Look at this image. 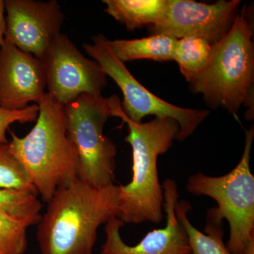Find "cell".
<instances>
[{"label":"cell","instance_id":"cell-3","mask_svg":"<svg viewBox=\"0 0 254 254\" xmlns=\"http://www.w3.org/2000/svg\"><path fill=\"white\" fill-rule=\"evenodd\" d=\"M36 125L23 137L10 132V151L37 193L48 203L55 191L78 180V157L66 133L63 105L48 93L38 105Z\"/></svg>","mask_w":254,"mask_h":254},{"label":"cell","instance_id":"cell-1","mask_svg":"<svg viewBox=\"0 0 254 254\" xmlns=\"http://www.w3.org/2000/svg\"><path fill=\"white\" fill-rule=\"evenodd\" d=\"M112 117L121 119L128 127L125 141L132 150V177L118 186L117 218L126 224L163 220L164 195L159 182L158 158L177 139L180 127L173 119L155 118L148 123H135L127 118L118 95L108 98Z\"/></svg>","mask_w":254,"mask_h":254},{"label":"cell","instance_id":"cell-2","mask_svg":"<svg viewBox=\"0 0 254 254\" xmlns=\"http://www.w3.org/2000/svg\"><path fill=\"white\" fill-rule=\"evenodd\" d=\"M118 186L76 180L55 191L38 224L41 254H93L98 230L118 216Z\"/></svg>","mask_w":254,"mask_h":254},{"label":"cell","instance_id":"cell-13","mask_svg":"<svg viewBox=\"0 0 254 254\" xmlns=\"http://www.w3.org/2000/svg\"><path fill=\"white\" fill-rule=\"evenodd\" d=\"M191 205L187 200H178L175 213L188 236L190 254H231L224 243L223 220H219L208 210L204 232L193 226L188 218Z\"/></svg>","mask_w":254,"mask_h":254},{"label":"cell","instance_id":"cell-10","mask_svg":"<svg viewBox=\"0 0 254 254\" xmlns=\"http://www.w3.org/2000/svg\"><path fill=\"white\" fill-rule=\"evenodd\" d=\"M4 39L41 60L60 34L64 14L56 0H5Z\"/></svg>","mask_w":254,"mask_h":254},{"label":"cell","instance_id":"cell-18","mask_svg":"<svg viewBox=\"0 0 254 254\" xmlns=\"http://www.w3.org/2000/svg\"><path fill=\"white\" fill-rule=\"evenodd\" d=\"M28 227L26 222L0 210V254H24Z\"/></svg>","mask_w":254,"mask_h":254},{"label":"cell","instance_id":"cell-5","mask_svg":"<svg viewBox=\"0 0 254 254\" xmlns=\"http://www.w3.org/2000/svg\"><path fill=\"white\" fill-rule=\"evenodd\" d=\"M254 137L252 126L246 131L242 158L230 173L220 177L198 173L187 180V190L215 200L218 206L210 208V211L219 220L228 222L230 237L226 247L231 254H245L254 236V177L250 168Z\"/></svg>","mask_w":254,"mask_h":254},{"label":"cell","instance_id":"cell-11","mask_svg":"<svg viewBox=\"0 0 254 254\" xmlns=\"http://www.w3.org/2000/svg\"><path fill=\"white\" fill-rule=\"evenodd\" d=\"M162 187L167 217L165 226L148 232L137 245L130 246L125 243L120 234V229L125 225L115 217L105 224L106 239L100 254H190L188 236L175 213L179 200L176 182L166 179Z\"/></svg>","mask_w":254,"mask_h":254},{"label":"cell","instance_id":"cell-19","mask_svg":"<svg viewBox=\"0 0 254 254\" xmlns=\"http://www.w3.org/2000/svg\"><path fill=\"white\" fill-rule=\"evenodd\" d=\"M0 189L37 193L19 162L9 150V142H0Z\"/></svg>","mask_w":254,"mask_h":254},{"label":"cell","instance_id":"cell-15","mask_svg":"<svg viewBox=\"0 0 254 254\" xmlns=\"http://www.w3.org/2000/svg\"><path fill=\"white\" fill-rule=\"evenodd\" d=\"M177 39L173 37L153 35L134 40L110 41L112 51L120 61L139 60L165 62L173 60Z\"/></svg>","mask_w":254,"mask_h":254},{"label":"cell","instance_id":"cell-21","mask_svg":"<svg viewBox=\"0 0 254 254\" xmlns=\"http://www.w3.org/2000/svg\"><path fill=\"white\" fill-rule=\"evenodd\" d=\"M6 31V16L4 0H0V48L4 41Z\"/></svg>","mask_w":254,"mask_h":254},{"label":"cell","instance_id":"cell-8","mask_svg":"<svg viewBox=\"0 0 254 254\" xmlns=\"http://www.w3.org/2000/svg\"><path fill=\"white\" fill-rule=\"evenodd\" d=\"M48 93L63 107L82 95H101L107 75L93 60L86 58L66 35L61 33L41 60Z\"/></svg>","mask_w":254,"mask_h":254},{"label":"cell","instance_id":"cell-9","mask_svg":"<svg viewBox=\"0 0 254 254\" xmlns=\"http://www.w3.org/2000/svg\"><path fill=\"white\" fill-rule=\"evenodd\" d=\"M240 2L220 0L206 4L192 0H168L165 14L149 27L150 36L163 35L177 40L196 37L215 44L232 28Z\"/></svg>","mask_w":254,"mask_h":254},{"label":"cell","instance_id":"cell-16","mask_svg":"<svg viewBox=\"0 0 254 254\" xmlns=\"http://www.w3.org/2000/svg\"><path fill=\"white\" fill-rule=\"evenodd\" d=\"M212 48L211 43L196 37L177 40L173 60L187 81L191 83L203 71L211 56Z\"/></svg>","mask_w":254,"mask_h":254},{"label":"cell","instance_id":"cell-4","mask_svg":"<svg viewBox=\"0 0 254 254\" xmlns=\"http://www.w3.org/2000/svg\"><path fill=\"white\" fill-rule=\"evenodd\" d=\"M254 81L253 26L245 4L228 33L213 45L208 64L190 88L195 94L203 95L213 109L223 108L235 115L242 105L248 106L246 117L251 120Z\"/></svg>","mask_w":254,"mask_h":254},{"label":"cell","instance_id":"cell-7","mask_svg":"<svg viewBox=\"0 0 254 254\" xmlns=\"http://www.w3.org/2000/svg\"><path fill=\"white\" fill-rule=\"evenodd\" d=\"M91 40L93 43H84L83 49L120 88L124 97L122 108L132 121L142 123L148 115L173 119L180 127L177 140L184 141L208 116V110L180 108L158 98L137 81L125 63L115 56L106 37L100 34Z\"/></svg>","mask_w":254,"mask_h":254},{"label":"cell","instance_id":"cell-14","mask_svg":"<svg viewBox=\"0 0 254 254\" xmlns=\"http://www.w3.org/2000/svg\"><path fill=\"white\" fill-rule=\"evenodd\" d=\"M105 12L133 31L144 26H153L165 14L168 0H103Z\"/></svg>","mask_w":254,"mask_h":254},{"label":"cell","instance_id":"cell-22","mask_svg":"<svg viewBox=\"0 0 254 254\" xmlns=\"http://www.w3.org/2000/svg\"><path fill=\"white\" fill-rule=\"evenodd\" d=\"M244 254H254V236L250 239Z\"/></svg>","mask_w":254,"mask_h":254},{"label":"cell","instance_id":"cell-12","mask_svg":"<svg viewBox=\"0 0 254 254\" xmlns=\"http://www.w3.org/2000/svg\"><path fill=\"white\" fill-rule=\"evenodd\" d=\"M46 88L41 60L4 39L0 48V108L17 111L31 103L38 105Z\"/></svg>","mask_w":254,"mask_h":254},{"label":"cell","instance_id":"cell-20","mask_svg":"<svg viewBox=\"0 0 254 254\" xmlns=\"http://www.w3.org/2000/svg\"><path fill=\"white\" fill-rule=\"evenodd\" d=\"M39 113L38 105H28L17 111H11L0 108V142L8 143L6 132L12 124H26L36 122Z\"/></svg>","mask_w":254,"mask_h":254},{"label":"cell","instance_id":"cell-6","mask_svg":"<svg viewBox=\"0 0 254 254\" xmlns=\"http://www.w3.org/2000/svg\"><path fill=\"white\" fill-rule=\"evenodd\" d=\"M66 133L78 157V179L95 187L115 185L117 146L103 133L111 116L108 98L82 95L64 107Z\"/></svg>","mask_w":254,"mask_h":254},{"label":"cell","instance_id":"cell-17","mask_svg":"<svg viewBox=\"0 0 254 254\" xmlns=\"http://www.w3.org/2000/svg\"><path fill=\"white\" fill-rule=\"evenodd\" d=\"M42 207L36 193L0 189V210L23 220L29 227L38 225L41 221Z\"/></svg>","mask_w":254,"mask_h":254}]
</instances>
